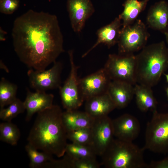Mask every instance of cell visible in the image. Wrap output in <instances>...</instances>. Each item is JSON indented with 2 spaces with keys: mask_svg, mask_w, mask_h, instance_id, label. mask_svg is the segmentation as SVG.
<instances>
[{
  "mask_svg": "<svg viewBox=\"0 0 168 168\" xmlns=\"http://www.w3.org/2000/svg\"><path fill=\"white\" fill-rule=\"evenodd\" d=\"M147 22L151 28L164 34L168 32V3L164 1L157 2L150 8Z\"/></svg>",
  "mask_w": 168,
  "mask_h": 168,
  "instance_id": "cell-18",
  "label": "cell"
},
{
  "mask_svg": "<svg viewBox=\"0 0 168 168\" xmlns=\"http://www.w3.org/2000/svg\"><path fill=\"white\" fill-rule=\"evenodd\" d=\"M111 81L104 68L79 79L80 91L82 98L85 101L90 98L107 92Z\"/></svg>",
  "mask_w": 168,
  "mask_h": 168,
  "instance_id": "cell-11",
  "label": "cell"
},
{
  "mask_svg": "<svg viewBox=\"0 0 168 168\" xmlns=\"http://www.w3.org/2000/svg\"><path fill=\"white\" fill-rule=\"evenodd\" d=\"M52 67L41 71L30 69L27 72L30 87L36 91H46L59 88L61 86V75L63 66L55 61Z\"/></svg>",
  "mask_w": 168,
  "mask_h": 168,
  "instance_id": "cell-9",
  "label": "cell"
},
{
  "mask_svg": "<svg viewBox=\"0 0 168 168\" xmlns=\"http://www.w3.org/2000/svg\"><path fill=\"white\" fill-rule=\"evenodd\" d=\"M68 52L70 72L63 85L59 88V93L63 107L66 110H76L82 105L84 101L80 93L79 79L77 75L78 67L74 61L73 50H70Z\"/></svg>",
  "mask_w": 168,
  "mask_h": 168,
  "instance_id": "cell-8",
  "label": "cell"
},
{
  "mask_svg": "<svg viewBox=\"0 0 168 168\" xmlns=\"http://www.w3.org/2000/svg\"><path fill=\"white\" fill-rule=\"evenodd\" d=\"M100 165L96 158L74 159L73 168H98Z\"/></svg>",
  "mask_w": 168,
  "mask_h": 168,
  "instance_id": "cell-28",
  "label": "cell"
},
{
  "mask_svg": "<svg viewBox=\"0 0 168 168\" xmlns=\"http://www.w3.org/2000/svg\"><path fill=\"white\" fill-rule=\"evenodd\" d=\"M19 5V0H0V11L4 14H11L17 9Z\"/></svg>",
  "mask_w": 168,
  "mask_h": 168,
  "instance_id": "cell-29",
  "label": "cell"
},
{
  "mask_svg": "<svg viewBox=\"0 0 168 168\" xmlns=\"http://www.w3.org/2000/svg\"><path fill=\"white\" fill-rule=\"evenodd\" d=\"M18 128L11 122H4L0 124V140L12 146L17 145L20 137Z\"/></svg>",
  "mask_w": 168,
  "mask_h": 168,
  "instance_id": "cell-24",
  "label": "cell"
},
{
  "mask_svg": "<svg viewBox=\"0 0 168 168\" xmlns=\"http://www.w3.org/2000/svg\"><path fill=\"white\" fill-rule=\"evenodd\" d=\"M25 110L24 101L17 98L7 108H0V119L4 122H11L13 119Z\"/></svg>",
  "mask_w": 168,
  "mask_h": 168,
  "instance_id": "cell-26",
  "label": "cell"
},
{
  "mask_svg": "<svg viewBox=\"0 0 168 168\" xmlns=\"http://www.w3.org/2000/svg\"><path fill=\"white\" fill-rule=\"evenodd\" d=\"M85 111L94 118L108 116L116 106L107 92L85 100Z\"/></svg>",
  "mask_w": 168,
  "mask_h": 168,
  "instance_id": "cell-17",
  "label": "cell"
},
{
  "mask_svg": "<svg viewBox=\"0 0 168 168\" xmlns=\"http://www.w3.org/2000/svg\"><path fill=\"white\" fill-rule=\"evenodd\" d=\"M151 88L137 84L134 87L137 105L142 111L146 112L149 110L153 111L156 109L157 102Z\"/></svg>",
  "mask_w": 168,
  "mask_h": 168,
  "instance_id": "cell-21",
  "label": "cell"
},
{
  "mask_svg": "<svg viewBox=\"0 0 168 168\" xmlns=\"http://www.w3.org/2000/svg\"><path fill=\"white\" fill-rule=\"evenodd\" d=\"M65 153L74 159L96 158L97 156L91 146L73 142L67 143Z\"/></svg>",
  "mask_w": 168,
  "mask_h": 168,
  "instance_id": "cell-25",
  "label": "cell"
},
{
  "mask_svg": "<svg viewBox=\"0 0 168 168\" xmlns=\"http://www.w3.org/2000/svg\"><path fill=\"white\" fill-rule=\"evenodd\" d=\"M122 27L121 20L118 17L109 24L99 29L96 32L97 39L95 44L82 55L84 58L100 44L110 48L117 44Z\"/></svg>",
  "mask_w": 168,
  "mask_h": 168,
  "instance_id": "cell-15",
  "label": "cell"
},
{
  "mask_svg": "<svg viewBox=\"0 0 168 168\" xmlns=\"http://www.w3.org/2000/svg\"><path fill=\"white\" fill-rule=\"evenodd\" d=\"M136 56V82L152 88L168 68V48L162 41L146 46Z\"/></svg>",
  "mask_w": 168,
  "mask_h": 168,
  "instance_id": "cell-3",
  "label": "cell"
},
{
  "mask_svg": "<svg viewBox=\"0 0 168 168\" xmlns=\"http://www.w3.org/2000/svg\"><path fill=\"white\" fill-rule=\"evenodd\" d=\"M164 34L165 35L166 40L168 45V32L165 33Z\"/></svg>",
  "mask_w": 168,
  "mask_h": 168,
  "instance_id": "cell-32",
  "label": "cell"
},
{
  "mask_svg": "<svg viewBox=\"0 0 168 168\" xmlns=\"http://www.w3.org/2000/svg\"><path fill=\"white\" fill-rule=\"evenodd\" d=\"M147 123L143 148L156 153L168 154V112L159 113L156 109Z\"/></svg>",
  "mask_w": 168,
  "mask_h": 168,
  "instance_id": "cell-5",
  "label": "cell"
},
{
  "mask_svg": "<svg viewBox=\"0 0 168 168\" xmlns=\"http://www.w3.org/2000/svg\"><path fill=\"white\" fill-rule=\"evenodd\" d=\"M164 159L158 161H152L147 168H168V154Z\"/></svg>",
  "mask_w": 168,
  "mask_h": 168,
  "instance_id": "cell-30",
  "label": "cell"
},
{
  "mask_svg": "<svg viewBox=\"0 0 168 168\" xmlns=\"http://www.w3.org/2000/svg\"><path fill=\"white\" fill-rule=\"evenodd\" d=\"M149 0H126L123 4L124 9L118 17L122 22V27L133 23L146 8Z\"/></svg>",
  "mask_w": 168,
  "mask_h": 168,
  "instance_id": "cell-20",
  "label": "cell"
},
{
  "mask_svg": "<svg viewBox=\"0 0 168 168\" xmlns=\"http://www.w3.org/2000/svg\"><path fill=\"white\" fill-rule=\"evenodd\" d=\"M17 85L10 82L4 77L0 82V107L8 105L16 98Z\"/></svg>",
  "mask_w": 168,
  "mask_h": 168,
  "instance_id": "cell-23",
  "label": "cell"
},
{
  "mask_svg": "<svg viewBox=\"0 0 168 168\" xmlns=\"http://www.w3.org/2000/svg\"><path fill=\"white\" fill-rule=\"evenodd\" d=\"M114 135L120 140L132 142L139 135L140 125L138 120L133 116L124 114L112 120Z\"/></svg>",
  "mask_w": 168,
  "mask_h": 168,
  "instance_id": "cell-13",
  "label": "cell"
},
{
  "mask_svg": "<svg viewBox=\"0 0 168 168\" xmlns=\"http://www.w3.org/2000/svg\"><path fill=\"white\" fill-rule=\"evenodd\" d=\"M165 74V75L166 77V82L168 83V74Z\"/></svg>",
  "mask_w": 168,
  "mask_h": 168,
  "instance_id": "cell-33",
  "label": "cell"
},
{
  "mask_svg": "<svg viewBox=\"0 0 168 168\" xmlns=\"http://www.w3.org/2000/svg\"><path fill=\"white\" fill-rule=\"evenodd\" d=\"M68 139L78 144L91 146L92 133L91 128H83L67 132Z\"/></svg>",
  "mask_w": 168,
  "mask_h": 168,
  "instance_id": "cell-27",
  "label": "cell"
},
{
  "mask_svg": "<svg viewBox=\"0 0 168 168\" xmlns=\"http://www.w3.org/2000/svg\"><path fill=\"white\" fill-rule=\"evenodd\" d=\"M12 35L14 49L30 69L41 71L64 51L57 16L30 9L14 20Z\"/></svg>",
  "mask_w": 168,
  "mask_h": 168,
  "instance_id": "cell-1",
  "label": "cell"
},
{
  "mask_svg": "<svg viewBox=\"0 0 168 168\" xmlns=\"http://www.w3.org/2000/svg\"><path fill=\"white\" fill-rule=\"evenodd\" d=\"M91 129V146L96 155L101 156L114 138L112 119L108 116L95 118Z\"/></svg>",
  "mask_w": 168,
  "mask_h": 168,
  "instance_id": "cell-10",
  "label": "cell"
},
{
  "mask_svg": "<svg viewBox=\"0 0 168 168\" xmlns=\"http://www.w3.org/2000/svg\"><path fill=\"white\" fill-rule=\"evenodd\" d=\"M25 149L30 159L29 166L31 168L44 167L48 162L53 159L52 155L44 152H39L29 143L26 145Z\"/></svg>",
  "mask_w": 168,
  "mask_h": 168,
  "instance_id": "cell-22",
  "label": "cell"
},
{
  "mask_svg": "<svg viewBox=\"0 0 168 168\" xmlns=\"http://www.w3.org/2000/svg\"><path fill=\"white\" fill-rule=\"evenodd\" d=\"M54 96L45 92L36 91L32 92L27 89L26 97L24 101L26 114V120L30 121L33 115L52 107Z\"/></svg>",
  "mask_w": 168,
  "mask_h": 168,
  "instance_id": "cell-14",
  "label": "cell"
},
{
  "mask_svg": "<svg viewBox=\"0 0 168 168\" xmlns=\"http://www.w3.org/2000/svg\"><path fill=\"white\" fill-rule=\"evenodd\" d=\"M62 112L59 106L54 105L38 113L27 138L28 143L39 150L59 158L63 156L68 138Z\"/></svg>",
  "mask_w": 168,
  "mask_h": 168,
  "instance_id": "cell-2",
  "label": "cell"
},
{
  "mask_svg": "<svg viewBox=\"0 0 168 168\" xmlns=\"http://www.w3.org/2000/svg\"><path fill=\"white\" fill-rule=\"evenodd\" d=\"M107 92L116 108L120 109L127 106L134 95L133 85L117 81H111Z\"/></svg>",
  "mask_w": 168,
  "mask_h": 168,
  "instance_id": "cell-16",
  "label": "cell"
},
{
  "mask_svg": "<svg viewBox=\"0 0 168 168\" xmlns=\"http://www.w3.org/2000/svg\"><path fill=\"white\" fill-rule=\"evenodd\" d=\"M166 96L168 99V87L167 88L166 90Z\"/></svg>",
  "mask_w": 168,
  "mask_h": 168,
  "instance_id": "cell-34",
  "label": "cell"
},
{
  "mask_svg": "<svg viewBox=\"0 0 168 168\" xmlns=\"http://www.w3.org/2000/svg\"><path fill=\"white\" fill-rule=\"evenodd\" d=\"M6 34V32L2 28L0 27V41H4L5 40V36Z\"/></svg>",
  "mask_w": 168,
  "mask_h": 168,
  "instance_id": "cell-31",
  "label": "cell"
},
{
  "mask_svg": "<svg viewBox=\"0 0 168 168\" xmlns=\"http://www.w3.org/2000/svg\"><path fill=\"white\" fill-rule=\"evenodd\" d=\"M67 3L72 28L74 32L79 33L94 12V6L90 0H67Z\"/></svg>",
  "mask_w": 168,
  "mask_h": 168,
  "instance_id": "cell-12",
  "label": "cell"
},
{
  "mask_svg": "<svg viewBox=\"0 0 168 168\" xmlns=\"http://www.w3.org/2000/svg\"><path fill=\"white\" fill-rule=\"evenodd\" d=\"M136 56L133 54H110L104 68L112 81L137 84Z\"/></svg>",
  "mask_w": 168,
  "mask_h": 168,
  "instance_id": "cell-6",
  "label": "cell"
},
{
  "mask_svg": "<svg viewBox=\"0 0 168 168\" xmlns=\"http://www.w3.org/2000/svg\"><path fill=\"white\" fill-rule=\"evenodd\" d=\"M62 120L67 132L83 128H91L94 118L84 112L77 110H66L63 112Z\"/></svg>",
  "mask_w": 168,
  "mask_h": 168,
  "instance_id": "cell-19",
  "label": "cell"
},
{
  "mask_svg": "<svg viewBox=\"0 0 168 168\" xmlns=\"http://www.w3.org/2000/svg\"><path fill=\"white\" fill-rule=\"evenodd\" d=\"M149 37L147 27L140 20L122 27L118 42L119 54H133L146 46Z\"/></svg>",
  "mask_w": 168,
  "mask_h": 168,
  "instance_id": "cell-7",
  "label": "cell"
},
{
  "mask_svg": "<svg viewBox=\"0 0 168 168\" xmlns=\"http://www.w3.org/2000/svg\"><path fill=\"white\" fill-rule=\"evenodd\" d=\"M144 151L132 142L114 138L101 156V165L107 168H147Z\"/></svg>",
  "mask_w": 168,
  "mask_h": 168,
  "instance_id": "cell-4",
  "label": "cell"
}]
</instances>
